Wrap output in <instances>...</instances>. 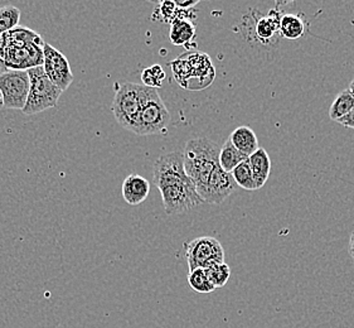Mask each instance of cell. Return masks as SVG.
Returning <instances> with one entry per match:
<instances>
[{"label": "cell", "instance_id": "obj_17", "mask_svg": "<svg viewBox=\"0 0 354 328\" xmlns=\"http://www.w3.org/2000/svg\"><path fill=\"white\" fill-rule=\"evenodd\" d=\"M228 139L234 144V148L241 152L246 157H250L260 148L255 131L248 127H239L234 129Z\"/></svg>", "mask_w": 354, "mask_h": 328}, {"label": "cell", "instance_id": "obj_5", "mask_svg": "<svg viewBox=\"0 0 354 328\" xmlns=\"http://www.w3.org/2000/svg\"><path fill=\"white\" fill-rule=\"evenodd\" d=\"M173 69L174 79L178 84L187 89L191 80H198L199 89L211 85L214 79V67L209 57L205 53L193 52L177 58L170 64Z\"/></svg>", "mask_w": 354, "mask_h": 328}, {"label": "cell", "instance_id": "obj_14", "mask_svg": "<svg viewBox=\"0 0 354 328\" xmlns=\"http://www.w3.org/2000/svg\"><path fill=\"white\" fill-rule=\"evenodd\" d=\"M122 197L131 206H138L148 199L150 193V183L148 179L133 173L129 174L122 182Z\"/></svg>", "mask_w": 354, "mask_h": 328}, {"label": "cell", "instance_id": "obj_31", "mask_svg": "<svg viewBox=\"0 0 354 328\" xmlns=\"http://www.w3.org/2000/svg\"><path fill=\"white\" fill-rule=\"evenodd\" d=\"M3 105V100H1V95H0V107Z\"/></svg>", "mask_w": 354, "mask_h": 328}, {"label": "cell", "instance_id": "obj_16", "mask_svg": "<svg viewBox=\"0 0 354 328\" xmlns=\"http://www.w3.org/2000/svg\"><path fill=\"white\" fill-rule=\"evenodd\" d=\"M196 18V10L189 9H179L176 4V1L171 0H165L158 4L154 13L151 15V19L154 21H163V23H171L176 19H189L192 21Z\"/></svg>", "mask_w": 354, "mask_h": 328}, {"label": "cell", "instance_id": "obj_11", "mask_svg": "<svg viewBox=\"0 0 354 328\" xmlns=\"http://www.w3.org/2000/svg\"><path fill=\"white\" fill-rule=\"evenodd\" d=\"M159 191L162 193L164 208L168 215L185 214L192 208L205 203L199 197L193 182L164 187Z\"/></svg>", "mask_w": 354, "mask_h": 328}, {"label": "cell", "instance_id": "obj_29", "mask_svg": "<svg viewBox=\"0 0 354 328\" xmlns=\"http://www.w3.org/2000/svg\"><path fill=\"white\" fill-rule=\"evenodd\" d=\"M349 255L354 260V231L352 233V235H351V239H349Z\"/></svg>", "mask_w": 354, "mask_h": 328}, {"label": "cell", "instance_id": "obj_19", "mask_svg": "<svg viewBox=\"0 0 354 328\" xmlns=\"http://www.w3.org/2000/svg\"><path fill=\"white\" fill-rule=\"evenodd\" d=\"M305 35V21L298 15L286 13L280 18V37L288 41H297Z\"/></svg>", "mask_w": 354, "mask_h": 328}, {"label": "cell", "instance_id": "obj_15", "mask_svg": "<svg viewBox=\"0 0 354 328\" xmlns=\"http://www.w3.org/2000/svg\"><path fill=\"white\" fill-rule=\"evenodd\" d=\"M248 164L254 176L256 190H260L266 185L271 172V159L265 148H259L254 154L248 157Z\"/></svg>", "mask_w": 354, "mask_h": 328}, {"label": "cell", "instance_id": "obj_30", "mask_svg": "<svg viewBox=\"0 0 354 328\" xmlns=\"http://www.w3.org/2000/svg\"><path fill=\"white\" fill-rule=\"evenodd\" d=\"M348 90L354 95V79L352 80V82H351V85H349V89H348Z\"/></svg>", "mask_w": 354, "mask_h": 328}, {"label": "cell", "instance_id": "obj_23", "mask_svg": "<svg viewBox=\"0 0 354 328\" xmlns=\"http://www.w3.org/2000/svg\"><path fill=\"white\" fill-rule=\"evenodd\" d=\"M21 19V10L13 6L0 8V36L18 27Z\"/></svg>", "mask_w": 354, "mask_h": 328}, {"label": "cell", "instance_id": "obj_21", "mask_svg": "<svg viewBox=\"0 0 354 328\" xmlns=\"http://www.w3.org/2000/svg\"><path fill=\"white\" fill-rule=\"evenodd\" d=\"M354 107V95L349 90H343L334 99L329 109V118L333 122H338L342 118L347 116Z\"/></svg>", "mask_w": 354, "mask_h": 328}, {"label": "cell", "instance_id": "obj_26", "mask_svg": "<svg viewBox=\"0 0 354 328\" xmlns=\"http://www.w3.org/2000/svg\"><path fill=\"white\" fill-rule=\"evenodd\" d=\"M164 80H165V72H164L163 67L159 64H154L142 71V85L150 87V89L156 90L158 87H162Z\"/></svg>", "mask_w": 354, "mask_h": 328}, {"label": "cell", "instance_id": "obj_28", "mask_svg": "<svg viewBox=\"0 0 354 328\" xmlns=\"http://www.w3.org/2000/svg\"><path fill=\"white\" fill-rule=\"evenodd\" d=\"M199 0H191V1H176L177 7L179 9H185V10H189V9H194V7L198 4Z\"/></svg>", "mask_w": 354, "mask_h": 328}, {"label": "cell", "instance_id": "obj_13", "mask_svg": "<svg viewBox=\"0 0 354 328\" xmlns=\"http://www.w3.org/2000/svg\"><path fill=\"white\" fill-rule=\"evenodd\" d=\"M236 188L237 185L231 173L223 171L220 165L213 171L205 185L199 188L197 193L203 202L220 205L236 191Z\"/></svg>", "mask_w": 354, "mask_h": 328}, {"label": "cell", "instance_id": "obj_4", "mask_svg": "<svg viewBox=\"0 0 354 328\" xmlns=\"http://www.w3.org/2000/svg\"><path fill=\"white\" fill-rule=\"evenodd\" d=\"M29 93L26 107H23V113L27 115L38 114L46 111L47 109L56 107L58 100L62 95V90H59L52 81H50L42 66L29 69Z\"/></svg>", "mask_w": 354, "mask_h": 328}, {"label": "cell", "instance_id": "obj_2", "mask_svg": "<svg viewBox=\"0 0 354 328\" xmlns=\"http://www.w3.org/2000/svg\"><path fill=\"white\" fill-rule=\"evenodd\" d=\"M150 87L134 82L118 86L113 102V113L116 122L129 131H133L139 119L142 105L149 96Z\"/></svg>", "mask_w": 354, "mask_h": 328}, {"label": "cell", "instance_id": "obj_25", "mask_svg": "<svg viewBox=\"0 0 354 328\" xmlns=\"http://www.w3.org/2000/svg\"><path fill=\"white\" fill-rule=\"evenodd\" d=\"M188 284L194 292L197 293H212L216 289L211 284L205 269H196V271H189Z\"/></svg>", "mask_w": 354, "mask_h": 328}, {"label": "cell", "instance_id": "obj_8", "mask_svg": "<svg viewBox=\"0 0 354 328\" xmlns=\"http://www.w3.org/2000/svg\"><path fill=\"white\" fill-rule=\"evenodd\" d=\"M280 9L274 8L270 9L266 15L255 17L252 13V18L250 21H245V36L248 42L254 44H260L262 47H274L280 38V18H281Z\"/></svg>", "mask_w": 354, "mask_h": 328}, {"label": "cell", "instance_id": "obj_22", "mask_svg": "<svg viewBox=\"0 0 354 328\" xmlns=\"http://www.w3.org/2000/svg\"><path fill=\"white\" fill-rule=\"evenodd\" d=\"M231 176L234 179L237 187H241L243 190L248 191H256L255 181L252 172L248 164V158L246 161H243L242 163L239 164L234 171L231 172Z\"/></svg>", "mask_w": 354, "mask_h": 328}, {"label": "cell", "instance_id": "obj_10", "mask_svg": "<svg viewBox=\"0 0 354 328\" xmlns=\"http://www.w3.org/2000/svg\"><path fill=\"white\" fill-rule=\"evenodd\" d=\"M153 181L159 190L164 187L192 182V179L185 173L183 153L171 152L158 158L154 163Z\"/></svg>", "mask_w": 354, "mask_h": 328}, {"label": "cell", "instance_id": "obj_18", "mask_svg": "<svg viewBox=\"0 0 354 328\" xmlns=\"http://www.w3.org/2000/svg\"><path fill=\"white\" fill-rule=\"evenodd\" d=\"M196 26L189 19H176L170 23V42L174 46H185L194 39Z\"/></svg>", "mask_w": 354, "mask_h": 328}, {"label": "cell", "instance_id": "obj_7", "mask_svg": "<svg viewBox=\"0 0 354 328\" xmlns=\"http://www.w3.org/2000/svg\"><path fill=\"white\" fill-rule=\"evenodd\" d=\"M185 257L189 271L208 269L218 263H225V249L212 236H201L185 243Z\"/></svg>", "mask_w": 354, "mask_h": 328}, {"label": "cell", "instance_id": "obj_27", "mask_svg": "<svg viewBox=\"0 0 354 328\" xmlns=\"http://www.w3.org/2000/svg\"><path fill=\"white\" fill-rule=\"evenodd\" d=\"M337 122H339L340 125H343V127H346V128L354 129V107L353 110H352L347 116L342 118V119H339Z\"/></svg>", "mask_w": 354, "mask_h": 328}, {"label": "cell", "instance_id": "obj_6", "mask_svg": "<svg viewBox=\"0 0 354 328\" xmlns=\"http://www.w3.org/2000/svg\"><path fill=\"white\" fill-rule=\"evenodd\" d=\"M170 122V114L156 89H150L133 133L138 136H154L164 133Z\"/></svg>", "mask_w": 354, "mask_h": 328}, {"label": "cell", "instance_id": "obj_20", "mask_svg": "<svg viewBox=\"0 0 354 328\" xmlns=\"http://www.w3.org/2000/svg\"><path fill=\"white\" fill-rule=\"evenodd\" d=\"M248 158L245 154H242L241 152H239L234 148V144L231 143L230 139H227L220 149L218 162H220L221 168L223 171L231 173L239 164L246 161Z\"/></svg>", "mask_w": 354, "mask_h": 328}, {"label": "cell", "instance_id": "obj_24", "mask_svg": "<svg viewBox=\"0 0 354 328\" xmlns=\"http://www.w3.org/2000/svg\"><path fill=\"white\" fill-rule=\"evenodd\" d=\"M205 274L209 279L211 284L216 289L222 288L227 284L228 279L231 277V268L226 263H218V264L212 265L208 269H205Z\"/></svg>", "mask_w": 354, "mask_h": 328}, {"label": "cell", "instance_id": "obj_9", "mask_svg": "<svg viewBox=\"0 0 354 328\" xmlns=\"http://www.w3.org/2000/svg\"><path fill=\"white\" fill-rule=\"evenodd\" d=\"M29 75L27 71L7 70L0 73V95L3 107L23 110L29 93Z\"/></svg>", "mask_w": 354, "mask_h": 328}, {"label": "cell", "instance_id": "obj_12", "mask_svg": "<svg viewBox=\"0 0 354 328\" xmlns=\"http://www.w3.org/2000/svg\"><path fill=\"white\" fill-rule=\"evenodd\" d=\"M43 70L46 72L47 78L55 85L66 91L73 81V73L71 66L67 57L61 51L57 50L50 43H44L43 46Z\"/></svg>", "mask_w": 354, "mask_h": 328}, {"label": "cell", "instance_id": "obj_1", "mask_svg": "<svg viewBox=\"0 0 354 328\" xmlns=\"http://www.w3.org/2000/svg\"><path fill=\"white\" fill-rule=\"evenodd\" d=\"M220 147L207 138L191 139L183 152L185 170L198 191L205 185L213 171L220 167Z\"/></svg>", "mask_w": 354, "mask_h": 328}, {"label": "cell", "instance_id": "obj_3", "mask_svg": "<svg viewBox=\"0 0 354 328\" xmlns=\"http://www.w3.org/2000/svg\"><path fill=\"white\" fill-rule=\"evenodd\" d=\"M44 43L24 42L6 33V42L0 50V71H28L42 66Z\"/></svg>", "mask_w": 354, "mask_h": 328}]
</instances>
